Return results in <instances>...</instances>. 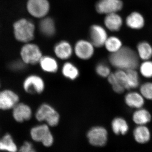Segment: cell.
Masks as SVG:
<instances>
[{
  "label": "cell",
  "instance_id": "obj_11",
  "mask_svg": "<svg viewBox=\"0 0 152 152\" xmlns=\"http://www.w3.org/2000/svg\"><path fill=\"white\" fill-rule=\"evenodd\" d=\"M74 51L76 56L80 59L88 60L94 55V47L91 42L81 40L76 43Z\"/></svg>",
  "mask_w": 152,
  "mask_h": 152
},
{
  "label": "cell",
  "instance_id": "obj_21",
  "mask_svg": "<svg viewBox=\"0 0 152 152\" xmlns=\"http://www.w3.org/2000/svg\"><path fill=\"white\" fill-rule=\"evenodd\" d=\"M111 127L113 132L116 135L126 134L129 129L127 122L121 117L115 118L112 121Z\"/></svg>",
  "mask_w": 152,
  "mask_h": 152
},
{
  "label": "cell",
  "instance_id": "obj_9",
  "mask_svg": "<svg viewBox=\"0 0 152 152\" xmlns=\"http://www.w3.org/2000/svg\"><path fill=\"white\" fill-rule=\"evenodd\" d=\"M27 9L29 13L37 18L45 16L50 9L48 0H29Z\"/></svg>",
  "mask_w": 152,
  "mask_h": 152
},
{
  "label": "cell",
  "instance_id": "obj_35",
  "mask_svg": "<svg viewBox=\"0 0 152 152\" xmlns=\"http://www.w3.org/2000/svg\"><path fill=\"white\" fill-rule=\"evenodd\" d=\"M113 90L115 92L118 94H121L124 92L125 89L124 87L119 83L112 86Z\"/></svg>",
  "mask_w": 152,
  "mask_h": 152
},
{
  "label": "cell",
  "instance_id": "obj_29",
  "mask_svg": "<svg viewBox=\"0 0 152 152\" xmlns=\"http://www.w3.org/2000/svg\"><path fill=\"white\" fill-rule=\"evenodd\" d=\"M8 67L10 71L13 72L21 73L26 71L27 66L20 60L18 59L11 62L9 64Z\"/></svg>",
  "mask_w": 152,
  "mask_h": 152
},
{
  "label": "cell",
  "instance_id": "obj_3",
  "mask_svg": "<svg viewBox=\"0 0 152 152\" xmlns=\"http://www.w3.org/2000/svg\"><path fill=\"white\" fill-rule=\"evenodd\" d=\"M23 91L27 95H40L45 89V83L39 75L31 73L27 75L22 82Z\"/></svg>",
  "mask_w": 152,
  "mask_h": 152
},
{
  "label": "cell",
  "instance_id": "obj_2",
  "mask_svg": "<svg viewBox=\"0 0 152 152\" xmlns=\"http://www.w3.org/2000/svg\"><path fill=\"white\" fill-rule=\"evenodd\" d=\"M34 118L40 123H45L50 127H55L60 121L58 113L50 104H41L34 112Z\"/></svg>",
  "mask_w": 152,
  "mask_h": 152
},
{
  "label": "cell",
  "instance_id": "obj_34",
  "mask_svg": "<svg viewBox=\"0 0 152 152\" xmlns=\"http://www.w3.org/2000/svg\"><path fill=\"white\" fill-rule=\"evenodd\" d=\"M54 141L53 136L51 132H50L46 137L41 142L42 144L46 147H50L53 145Z\"/></svg>",
  "mask_w": 152,
  "mask_h": 152
},
{
  "label": "cell",
  "instance_id": "obj_16",
  "mask_svg": "<svg viewBox=\"0 0 152 152\" xmlns=\"http://www.w3.org/2000/svg\"><path fill=\"white\" fill-rule=\"evenodd\" d=\"M125 102L126 104L129 107L138 109L142 107L145 101L143 97L140 93L130 92L125 96Z\"/></svg>",
  "mask_w": 152,
  "mask_h": 152
},
{
  "label": "cell",
  "instance_id": "obj_25",
  "mask_svg": "<svg viewBox=\"0 0 152 152\" xmlns=\"http://www.w3.org/2000/svg\"><path fill=\"white\" fill-rule=\"evenodd\" d=\"M137 52L141 59L149 60L152 57V47L146 42H140L137 46Z\"/></svg>",
  "mask_w": 152,
  "mask_h": 152
},
{
  "label": "cell",
  "instance_id": "obj_23",
  "mask_svg": "<svg viewBox=\"0 0 152 152\" xmlns=\"http://www.w3.org/2000/svg\"><path fill=\"white\" fill-rule=\"evenodd\" d=\"M61 72L65 77L72 80L77 78L80 75V72L77 67L69 62H67L64 64Z\"/></svg>",
  "mask_w": 152,
  "mask_h": 152
},
{
  "label": "cell",
  "instance_id": "obj_10",
  "mask_svg": "<svg viewBox=\"0 0 152 152\" xmlns=\"http://www.w3.org/2000/svg\"><path fill=\"white\" fill-rule=\"evenodd\" d=\"M123 6L121 0H100L96 5V10L99 13L108 15L117 13Z\"/></svg>",
  "mask_w": 152,
  "mask_h": 152
},
{
  "label": "cell",
  "instance_id": "obj_13",
  "mask_svg": "<svg viewBox=\"0 0 152 152\" xmlns=\"http://www.w3.org/2000/svg\"><path fill=\"white\" fill-rule=\"evenodd\" d=\"M50 127L45 123H40L31 128L30 135L34 141L41 142L51 132Z\"/></svg>",
  "mask_w": 152,
  "mask_h": 152
},
{
  "label": "cell",
  "instance_id": "obj_19",
  "mask_svg": "<svg viewBox=\"0 0 152 152\" xmlns=\"http://www.w3.org/2000/svg\"><path fill=\"white\" fill-rule=\"evenodd\" d=\"M136 141L140 144L148 142L151 139V133L148 128L145 125H138L133 132Z\"/></svg>",
  "mask_w": 152,
  "mask_h": 152
},
{
  "label": "cell",
  "instance_id": "obj_15",
  "mask_svg": "<svg viewBox=\"0 0 152 152\" xmlns=\"http://www.w3.org/2000/svg\"><path fill=\"white\" fill-rule=\"evenodd\" d=\"M54 51L56 56L59 59L62 60L69 58L73 54L72 48L66 41H61L55 46Z\"/></svg>",
  "mask_w": 152,
  "mask_h": 152
},
{
  "label": "cell",
  "instance_id": "obj_8",
  "mask_svg": "<svg viewBox=\"0 0 152 152\" xmlns=\"http://www.w3.org/2000/svg\"><path fill=\"white\" fill-rule=\"evenodd\" d=\"M87 137L89 142L92 145L103 147L107 142V131L105 128L101 126H94L89 130Z\"/></svg>",
  "mask_w": 152,
  "mask_h": 152
},
{
  "label": "cell",
  "instance_id": "obj_1",
  "mask_svg": "<svg viewBox=\"0 0 152 152\" xmlns=\"http://www.w3.org/2000/svg\"><path fill=\"white\" fill-rule=\"evenodd\" d=\"M140 58L137 51L128 47H122L118 51L111 54L109 61L117 69H137L140 66Z\"/></svg>",
  "mask_w": 152,
  "mask_h": 152
},
{
  "label": "cell",
  "instance_id": "obj_27",
  "mask_svg": "<svg viewBox=\"0 0 152 152\" xmlns=\"http://www.w3.org/2000/svg\"><path fill=\"white\" fill-rule=\"evenodd\" d=\"M128 78V84L129 90L137 88L140 85L138 73L136 69L125 70Z\"/></svg>",
  "mask_w": 152,
  "mask_h": 152
},
{
  "label": "cell",
  "instance_id": "obj_14",
  "mask_svg": "<svg viewBox=\"0 0 152 152\" xmlns=\"http://www.w3.org/2000/svg\"><path fill=\"white\" fill-rule=\"evenodd\" d=\"M38 65L41 70L47 73H55L58 69V64L53 57L43 56Z\"/></svg>",
  "mask_w": 152,
  "mask_h": 152
},
{
  "label": "cell",
  "instance_id": "obj_36",
  "mask_svg": "<svg viewBox=\"0 0 152 152\" xmlns=\"http://www.w3.org/2000/svg\"><path fill=\"white\" fill-rule=\"evenodd\" d=\"M2 89V83H1V81L0 80V90L1 89Z\"/></svg>",
  "mask_w": 152,
  "mask_h": 152
},
{
  "label": "cell",
  "instance_id": "obj_20",
  "mask_svg": "<svg viewBox=\"0 0 152 152\" xmlns=\"http://www.w3.org/2000/svg\"><path fill=\"white\" fill-rule=\"evenodd\" d=\"M126 23L133 29H140L143 27L145 20L142 15L137 12H133L126 19Z\"/></svg>",
  "mask_w": 152,
  "mask_h": 152
},
{
  "label": "cell",
  "instance_id": "obj_7",
  "mask_svg": "<svg viewBox=\"0 0 152 152\" xmlns=\"http://www.w3.org/2000/svg\"><path fill=\"white\" fill-rule=\"evenodd\" d=\"M11 116L14 121L19 124L29 121L34 117L31 106L21 101L11 111Z\"/></svg>",
  "mask_w": 152,
  "mask_h": 152
},
{
  "label": "cell",
  "instance_id": "obj_26",
  "mask_svg": "<svg viewBox=\"0 0 152 152\" xmlns=\"http://www.w3.org/2000/svg\"><path fill=\"white\" fill-rule=\"evenodd\" d=\"M104 46L107 50L111 54L118 51L123 47L121 41L115 37H108Z\"/></svg>",
  "mask_w": 152,
  "mask_h": 152
},
{
  "label": "cell",
  "instance_id": "obj_24",
  "mask_svg": "<svg viewBox=\"0 0 152 152\" xmlns=\"http://www.w3.org/2000/svg\"><path fill=\"white\" fill-rule=\"evenodd\" d=\"M39 29L44 35L48 37L53 36L56 32L53 20L50 18H45L40 23Z\"/></svg>",
  "mask_w": 152,
  "mask_h": 152
},
{
  "label": "cell",
  "instance_id": "obj_4",
  "mask_svg": "<svg viewBox=\"0 0 152 152\" xmlns=\"http://www.w3.org/2000/svg\"><path fill=\"white\" fill-rule=\"evenodd\" d=\"M20 56V59L25 65L29 66L38 64L43 54L37 45L29 42L25 44L22 47Z\"/></svg>",
  "mask_w": 152,
  "mask_h": 152
},
{
  "label": "cell",
  "instance_id": "obj_33",
  "mask_svg": "<svg viewBox=\"0 0 152 152\" xmlns=\"http://www.w3.org/2000/svg\"><path fill=\"white\" fill-rule=\"evenodd\" d=\"M18 152H37L33 144L29 141H25L18 151Z\"/></svg>",
  "mask_w": 152,
  "mask_h": 152
},
{
  "label": "cell",
  "instance_id": "obj_6",
  "mask_svg": "<svg viewBox=\"0 0 152 152\" xmlns=\"http://www.w3.org/2000/svg\"><path fill=\"white\" fill-rule=\"evenodd\" d=\"M21 101V97L18 92L10 88L0 90V111H11Z\"/></svg>",
  "mask_w": 152,
  "mask_h": 152
},
{
  "label": "cell",
  "instance_id": "obj_17",
  "mask_svg": "<svg viewBox=\"0 0 152 152\" xmlns=\"http://www.w3.org/2000/svg\"><path fill=\"white\" fill-rule=\"evenodd\" d=\"M0 151L7 152H18V149L14 138L7 133L0 139Z\"/></svg>",
  "mask_w": 152,
  "mask_h": 152
},
{
  "label": "cell",
  "instance_id": "obj_30",
  "mask_svg": "<svg viewBox=\"0 0 152 152\" xmlns=\"http://www.w3.org/2000/svg\"><path fill=\"white\" fill-rule=\"evenodd\" d=\"M140 92L144 98L152 100V83L148 82L142 85Z\"/></svg>",
  "mask_w": 152,
  "mask_h": 152
},
{
  "label": "cell",
  "instance_id": "obj_28",
  "mask_svg": "<svg viewBox=\"0 0 152 152\" xmlns=\"http://www.w3.org/2000/svg\"><path fill=\"white\" fill-rule=\"evenodd\" d=\"M140 72L145 77L152 78V61L147 60L145 61L139 66Z\"/></svg>",
  "mask_w": 152,
  "mask_h": 152
},
{
  "label": "cell",
  "instance_id": "obj_31",
  "mask_svg": "<svg viewBox=\"0 0 152 152\" xmlns=\"http://www.w3.org/2000/svg\"><path fill=\"white\" fill-rule=\"evenodd\" d=\"M118 82L124 87L125 89L129 90L128 84V78L126 71L124 70L117 69L114 72Z\"/></svg>",
  "mask_w": 152,
  "mask_h": 152
},
{
  "label": "cell",
  "instance_id": "obj_22",
  "mask_svg": "<svg viewBox=\"0 0 152 152\" xmlns=\"http://www.w3.org/2000/svg\"><path fill=\"white\" fill-rule=\"evenodd\" d=\"M133 121L138 125H145L151 120V115L148 111L145 109H138L133 115Z\"/></svg>",
  "mask_w": 152,
  "mask_h": 152
},
{
  "label": "cell",
  "instance_id": "obj_32",
  "mask_svg": "<svg viewBox=\"0 0 152 152\" xmlns=\"http://www.w3.org/2000/svg\"><path fill=\"white\" fill-rule=\"evenodd\" d=\"M96 72L98 75L104 78L107 77L111 73L110 67L104 63H100L97 65Z\"/></svg>",
  "mask_w": 152,
  "mask_h": 152
},
{
  "label": "cell",
  "instance_id": "obj_12",
  "mask_svg": "<svg viewBox=\"0 0 152 152\" xmlns=\"http://www.w3.org/2000/svg\"><path fill=\"white\" fill-rule=\"evenodd\" d=\"M107 35L104 28L99 25H94L90 29L91 42L94 47L101 48L104 45Z\"/></svg>",
  "mask_w": 152,
  "mask_h": 152
},
{
  "label": "cell",
  "instance_id": "obj_5",
  "mask_svg": "<svg viewBox=\"0 0 152 152\" xmlns=\"http://www.w3.org/2000/svg\"><path fill=\"white\" fill-rule=\"evenodd\" d=\"M14 29L16 39L20 42L27 43L34 39V26L26 19H21L16 22Z\"/></svg>",
  "mask_w": 152,
  "mask_h": 152
},
{
  "label": "cell",
  "instance_id": "obj_18",
  "mask_svg": "<svg viewBox=\"0 0 152 152\" xmlns=\"http://www.w3.org/2000/svg\"><path fill=\"white\" fill-rule=\"evenodd\" d=\"M106 27L112 31H119L123 24L121 17L116 13L107 15L104 19Z\"/></svg>",
  "mask_w": 152,
  "mask_h": 152
}]
</instances>
